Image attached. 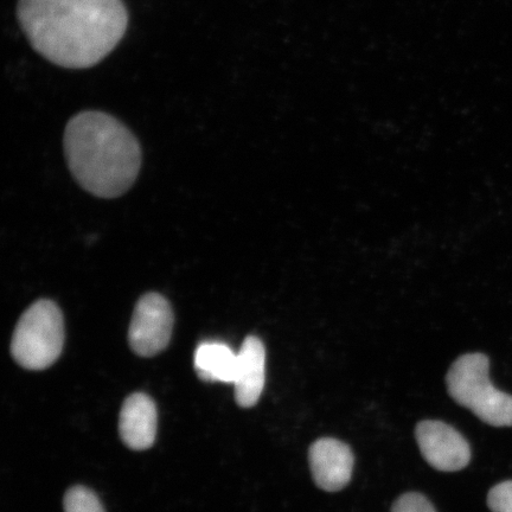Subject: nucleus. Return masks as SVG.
<instances>
[{
    "mask_svg": "<svg viewBox=\"0 0 512 512\" xmlns=\"http://www.w3.org/2000/svg\"><path fill=\"white\" fill-rule=\"evenodd\" d=\"M17 17L32 48L69 69L104 60L128 25L123 0H19Z\"/></svg>",
    "mask_w": 512,
    "mask_h": 512,
    "instance_id": "f257e3e1",
    "label": "nucleus"
},
{
    "mask_svg": "<svg viewBox=\"0 0 512 512\" xmlns=\"http://www.w3.org/2000/svg\"><path fill=\"white\" fill-rule=\"evenodd\" d=\"M64 155L83 189L117 198L131 189L142 168V149L128 127L112 115L85 111L68 121Z\"/></svg>",
    "mask_w": 512,
    "mask_h": 512,
    "instance_id": "f03ea898",
    "label": "nucleus"
},
{
    "mask_svg": "<svg viewBox=\"0 0 512 512\" xmlns=\"http://www.w3.org/2000/svg\"><path fill=\"white\" fill-rule=\"evenodd\" d=\"M489 370V357L480 352L460 356L446 376L448 394L485 424L510 427L512 396L491 383Z\"/></svg>",
    "mask_w": 512,
    "mask_h": 512,
    "instance_id": "7ed1b4c3",
    "label": "nucleus"
},
{
    "mask_svg": "<svg viewBox=\"0 0 512 512\" xmlns=\"http://www.w3.org/2000/svg\"><path fill=\"white\" fill-rule=\"evenodd\" d=\"M64 339L66 330L60 307L51 300H38L18 320L11 355L24 369H47L59 360Z\"/></svg>",
    "mask_w": 512,
    "mask_h": 512,
    "instance_id": "20e7f679",
    "label": "nucleus"
},
{
    "mask_svg": "<svg viewBox=\"0 0 512 512\" xmlns=\"http://www.w3.org/2000/svg\"><path fill=\"white\" fill-rule=\"evenodd\" d=\"M174 312L163 296L147 293L134 309L128 343L134 354L153 357L168 348L174 330Z\"/></svg>",
    "mask_w": 512,
    "mask_h": 512,
    "instance_id": "39448f33",
    "label": "nucleus"
},
{
    "mask_svg": "<svg viewBox=\"0 0 512 512\" xmlns=\"http://www.w3.org/2000/svg\"><path fill=\"white\" fill-rule=\"evenodd\" d=\"M422 456L434 469L443 472L463 470L471 460V448L462 434L441 421L420 422L415 430Z\"/></svg>",
    "mask_w": 512,
    "mask_h": 512,
    "instance_id": "423d86ee",
    "label": "nucleus"
},
{
    "mask_svg": "<svg viewBox=\"0 0 512 512\" xmlns=\"http://www.w3.org/2000/svg\"><path fill=\"white\" fill-rule=\"evenodd\" d=\"M309 462L318 488L328 492L344 489L354 470V454L347 444L337 439L323 438L312 444Z\"/></svg>",
    "mask_w": 512,
    "mask_h": 512,
    "instance_id": "0eeeda50",
    "label": "nucleus"
},
{
    "mask_svg": "<svg viewBox=\"0 0 512 512\" xmlns=\"http://www.w3.org/2000/svg\"><path fill=\"white\" fill-rule=\"evenodd\" d=\"M158 414L155 402L143 393L128 396L121 408L119 433L126 446L144 451L155 443Z\"/></svg>",
    "mask_w": 512,
    "mask_h": 512,
    "instance_id": "6e6552de",
    "label": "nucleus"
},
{
    "mask_svg": "<svg viewBox=\"0 0 512 512\" xmlns=\"http://www.w3.org/2000/svg\"><path fill=\"white\" fill-rule=\"evenodd\" d=\"M238 374L234 382L235 400L242 408L259 402L266 381V349L261 339L248 336L238 352Z\"/></svg>",
    "mask_w": 512,
    "mask_h": 512,
    "instance_id": "1a4fd4ad",
    "label": "nucleus"
},
{
    "mask_svg": "<svg viewBox=\"0 0 512 512\" xmlns=\"http://www.w3.org/2000/svg\"><path fill=\"white\" fill-rule=\"evenodd\" d=\"M194 364L201 380L234 384L238 374L239 355L227 344L206 342L198 345Z\"/></svg>",
    "mask_w": 512,
    "mask_h": 512,
    "instance_id": "9d476101",
    "label": "nucleus"
},
{
    "mask_svg": "<svg viewBox=\"0 0 512 512\" xmlns=\"http://www.w3.org/2000/svg\"><path fill=\"white\" fill-rule=\"evenodd\" d=\"M64 512H105L93 491L74 486L64 496Z\"/></svg>",
    "mask_w": 512,
    "mask_h": 512,
    "instance_id": "9b49d317",
    "label": "nucleus"
},
{
    "mask_svg": "<svg viewBox=\"0 0 512 512\" xmlns=\"http://www.w3.org/2000/svg\"><path fill=\"white\" fill-rule=\"evenodd\" d=\"M488 505L492 512H512V480L499 483L490 490Z\"/></svg>",
    "mask_w": 512,
    "mask_h": 512,
    "instance_id": "f8f14e48",
    "label": "nucleus"
},
{
    "mask_svg": "<svg viewBox=\"0 0 512 512\" xmlns=\"http://www.w3.org/2000/svg\"><path fill=\"white\" fill-rule=\"evenodd\" d=\"M392 512H437L432 503L421 494H406L396 499Z\"/></svg>",
    "mask_w": 512,
    "mask_h": 512,
    "instance_id": "ddd939ff",
    "label": "nucleus"
}]
</instances>
